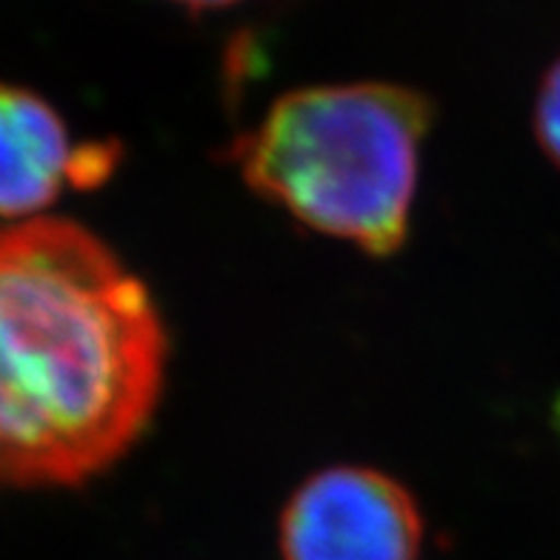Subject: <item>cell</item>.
Segmentation results:
<instances>
[{
	"instance_id": "cell-5",
	"label": "cell",
	"mask_w": 560,
	"mask_h": 560,
	"mask_svg": "<svg viewBox=\"0 0 560 560\" xmlns=\"http://www.w3.org/2000/svg\"><path fill=\"white\" fill-rule=\"evenodd\" d=\"M535 140L560 170V58L546 69L535 97Z\"/></svg>"
},
{
	"instance_id": "cell-2",
	"label": "cell",
	"mask_w": 560,
	"mask_h": 560,
	"mask_svg": "<svg viewBox=\"0 0 560 560\" xmlns=\"http://www.w3.org/2000/svg\"><path fill=\"white\" fill-rule=\"evenodd\" d=\"M432 97L386 81L280 95L229 143L246 189L315 235L392 258L412 232Z\"/></svg>"
},
{
	"instance_id": "cell-3",
	"label": "cell",
	"mask_w": 560,
	"mask_h": 560,
	"mask_svg": "<svg viewBox=\"0 0 560 560\" xmlns=\"http://www.w3.org/2000/svg\"><path fill=\"white\" fill-rule=\"evenodd\" d=\"M423 515L398 478L372 466H326L280 512L283 560H415Z\"/></svg>"
},
{
	"instance_id": "cell-6",
	"label": "cell",
	"mask_w": 560,
	"mask_h": 560,
	"mask_svg": "<svg viewBox=\"0 0 560 560\" xmlns=\"http://www.w3.org/2000/svg\"><path fill=\"white\" fill-rule=\"evenodd\" d=\"M166 3H175L180 9H189V12H209V9L235 7V3H244V0H166Z\"/></svg>"
},
{
	"instance_id": "cell-1",
	"label": "cell",
	"mask_w": 560,
	"mask_h": 560,
	"mask_svg": "<svg viewBox=\"0 0 560 560\" xmlns=\"http://www.w3.org/2000/svg\"><path fill=\"white\" fill-rule=\"evenodd\" d=\"M170 335L155 298L83 223L0 226V487H83L147 435Z\"/></svg>"
},
{
	"instance_id": "cell-4",
	"label": "cell",
	"mask_w": 560,
	"mask_h": 560,
	"mask_svg": "<svg viewBox=\"0 0 560 560\" xmlns=\"http://www.w3.org/2000/svg\"><path fill=\"white\" fill-rule=\"evenodd\" d=\"M118 140H74L44 95L0 81V221H32L67 189H97L120 166Z\"/></svg>"
}]
</instances>
